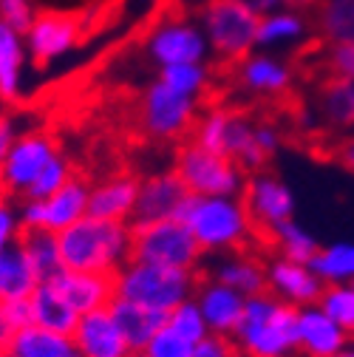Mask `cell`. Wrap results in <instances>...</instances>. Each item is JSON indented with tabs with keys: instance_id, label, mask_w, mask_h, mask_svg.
I'll use <instances>...</instances> for the list:
<instances>
[{
	"instance_id": "1",
	"label": "cell",
	"mask_w": 354,
	"mask_h": 357,
	"mask_svg": "<svg viewBox=\"0 0 354 357\" xmlns=\"http://www.w3.org/2000/svg\"><path fill=\"white\" fill-rule=\"evenodd\" d=\"M130 225L85 215L57 236L66 270L116 275L130 261Z\"/></svg>"
},
{
	"instance_id": "2",
	"label": "cell",
	"mask_w": 354,
	"mask_h": 357,
	"mask_svg": "<svg viewBox=\"0 0 354 357\" xmlns=\"http://www.w3.org/2000/svg\"><path fill=\"white\" fill-rule=\"evenodd\" d=\"M179 221L207 252H247L261 241L241 196H187Z\"/></svg>"
},
{
	"instance_id": "3",
	"label": "cell",
	"mask_w": 354,
	"mask_h": 357,
	"mask_svg": "<svg viewBox=\"0 0 354 357\" xmlns=\"http://www.w3.org/2000/svg\"><path fill=\"white\" fill-rule=\"evenodd\" d=\"M241 357H295L298 340V306L261 292L247 298L244 318L233 335Z\"/></svg>"
},
{
	"instance_id": "4",
	"label": "cell",
	"mask_w": 354,
	"mask_h": 357,
	"mask_svg": "<svg viewBox=\"0 0 354 357\" xmlns=\"http://www.w3.org/2000/svg\"><path fill=\"white\" fill-rule=\"evenodd\" d=\"M201 278V270H176V266H159L145 261H128L114 275L116 298L159 312H173L185 301L196 298Z\"/></svg>"
},
{
	"instance_id": "5",
	"label": "cell",
	"mask_w": 354,
	"mask_h": 357,
	"mask_svg": "<svg viewBox=\"0 0 354 357\" xmlns=\"http://www.w3.org/2000/svg\"><path fill=\"white\" fill-rule=\"evenodd\" d=\"M196 20L201 23L210 52L218 60L238 63L258 49L261 15L249 9L244 0H207Z\"/></svg>"
},
{
	"instance_id": "6",
	"label": "cell",
	"mask_w": 354,
	"mask_h": 357,
	"mask_svg": "<svg viewBox=\"0 0 354 357\" xmlns=\"http://www.w3.org/2000/svg\"><path fill=\"white\" fill-rule=\"evenodd\" d=\"M130 261H145L176 270H201L204 250L199 247L190 227L179 218L153 221L145 227H130Z\"/></svg>"
},
{
	"instance_id": "7",
	"label": "cell",
	"mask_w": 354,
	"mask_h": 357,
	"mask_svg": "<svg viewBox=\"0 0 354 357\" xmlns=\"http://www.w3.org/2000/svg\"><path fill=\"white\" fill-rule=\"evenodd\" d=\"M201 100L182 94L162 82L159 77L145 88V94L139 100V125L145 130V137L153 142H176L185 139L193 130Z\"/></svg>"
},
{
	"instance_id": "8",
	"label": "cell",
	"mask_w": 354,
	"mask_h": 357,
	"mask_svg": "<svg viewBox=\"0 0 354 357\" xmlns=\"http://www.w3.org/2000/svg\"><path fill=\"white\" fill-rule=\"evenodd\" d=\"M190 196H241L247 173L224 153H213L196 142H185L173 162Z\"/></svg>"
},
{
	"instance_id": "9",
	"label": "cell",
	"mask_w": 354,
	"mask_h": 357,
	"mask_svg": "<svg viewBox=\"0 0 354 357\" xmlns=\"http://www.w3.org/2000/svg\"><path fill=\"white\" fill-rule=\"evenodd\" d=\"M142 49L156 68L207 63V57L213 54L201 23L187 15H164L162 20H156L145 34Z\"/></svg>"
},
{
	"instance_id": "10",
	"label": "cell",
	"mask_w": 354,
	"mask_h": 357,
	"mask_svg": "<svg viewBox=\"0 0 354 357\" xmlns=\"http://www.w3.org/2000/svg\"><path fill=\"white\" fill-rule=\"evenodd\" d=\"M60 156L57 142L46 130H23L12 145L3 167H0V193L9 199H20L37 182V176Z\"/></svg>"
},
{
	"instance_id": "11",
	"label": "cell",
	"mask_w": 354,
	"mask_h": 357,
	"mask_svg": "<svg viewBox=\"0 0 354 357\" xmlns=\"http://www.w3.org/2000/svg\"><path fill=\"white\" fill-rule=\"evenodd\" d=\"M244 207L255 225V233L261 238V244L270 241V233L284 225V221L292 218L295 213V196L292 190L281 182L275 173L267 170H258L247 176V185H244Z\"/></svg>"
},
{
	"instance_id": "12",
	"label": "cell",
	"mask_w": 354,
	"mask_h": 357,
	"mask_svg": "<svg viewBox=\"0 0 354 357\" xmlns=\"http://www.w3.org/2000/svg\"><path fill=\"white\" fill-rule=\"evenodd\" d=\"M88 199H91V188H88L85 178L74 176L71 182L57 190L52 199L43 202H20L17 215L23 227H43L49 233H63L71 225H77L79 218L88 215Z\"/></svg>"
},
{
	"instance_id": "13",
	"label": "cell",
	"mask_w": 354,
	"mask_h": 357,
	"mask_svg": "<svg viewBox=\"0 0 354 357\" xmlns=\"http://www.w3.org/2000/svg\"><path fill=\"white\" fill-rule=\"evenodd\" d=\"M23 37H26L29 57L37 66H52L77 49V43L82 37V26H79V17L71 12H37L34 23Z\"/></svg>"
},
{
	"instance_id": "14",
	"label": "cell",
	"mask_w": 354,
	"mask_h": 357,
	"mask_svg": "<svg viewBox=\"0 0 354 357\" xmlns=\"http://www.w3.org/2000/svg\"><path fill=\"white\" fill-rule=\"evenodd\" d=\"M236 85L258 100H278L295 85V68L284 54L252 52L236 63Z\"/></svg>"
},
{
	"instance_id": "15",
	"label": "cell",
	"mask_w": 354,
	"mask_h": 357,
	"mask_svg": "<svg viewBox=\"0 0 354 357\" xmlns=\"http://www.w3.org/2000/svg\"><path fill=\"white\" fill-rule=\"evenodd\" d=\"M187 196L190 193L182 185V178L176 176V170H162V173H153V176L142 178L130 227H145V225H153V221L179 218Z\"/></svg>"
},
{
	"instance_id": "16",
	"label": "cell",
	"mask_w": 354,
	"mask_h": 357,
	"mask_svg": "<svg viewBox=\"0 0 354 357\" xmlns=\"http://www.w3.org/2000/svg\"><path fill=\"white\" fill-rule=\"evenodd\" d=\"M267 289L275 298L300 309V306H315L326 284L318 278V273L309 264H298L284 255H275L267 264Z\"/></svg>"
},
{
	"instance_id": "17",
	"label": "cell",
	"mask_w": 354,
	"mask_h": 357,
	"mask_svg": "<svg viewBox=\"0 0 354 357\" xmlns=\"http://www.w3.org/2000/svg\"><path fill=\"white\" fill-rule=\"evenodd\" d=\"M82 357H130L134 349L125 340L119 324L114 321L111 309H97L79 318L74 335Z\"/></svg>"
},
{
	"instance_id": "18",
	"label": "cell",
	"mask_w": 354,
	"mask_h": 357,
	"mask_svg": "<svg viewBox=\"0 0 354 357\" xmlns=\"http://www.w3.org/2000/svg\"><path fill=\"white\" fill-rule=\"evenodd\" d=\"M196 301L213 335H227V337L236 335L247 306V298L241 292H236L233 287L221 284L215 278H201L196 289Z\"/></svg>"
},
{
	"instance_id": "19",
	"label": "cell",
	"mask_w": 354,
	"mask_h": 357,
	"mask_svg": "<svg viewBox=\"0 0 354 357\" xmlns=\"http://www.w3.org/2000/svg\"><path fill=\"white\" fill-rule=\"evenodd\" d=\"M348 337L351 335L340 329L318 303L298 309V340L303 357H340Z\"/></svg>"
},
{
	"instance_id": "20",
	"label": "cell",
	"mask_w": 354,
	"mask_h": 357,
	"mask_svg": "<svg viewBox=\"0 0 354 357\" xmlns=\"http://www.w3.org/2000/svg\"><path fill=\"white\" fill-rule=\"evenodd\" d=\"M54 287L63 292V298L77 309V315H88V312L108 309L111 301L116 298V281L114 275L105 273H77V270H63L54 278Z\"/></svg>"
},
{
	"instance_id": "21",
	"label": "cell",
	"mask_w": 354,
	"mask_h": 357,
	"mask_svg": "<svg viewBox=\"0 0 354 357\" xmlns=\"http://www.w3.org/2000/svg\"><path fill=\"white\" fill-rule=\"evenodd\" d=\"M139 199V178L137 176H111L97 188H91L88 199V215H97L105 221H125L130 225Z\"/></svg>"
},
{
	"instance_id": "22",
	"label": "cell",
	"mask_w": 354,
	"mask_h": 357,
	"mask_svg": "<svg viewBox=\"0 0 354 357\" xmlns=\"http://www.w3.org/2000/svg\"><path fill=\"white\" fill-rule=\"evenodd\" d=\"M309 31H312V20L300 9H281L272 15H263L258 26V52L284 54L286 49L306 43Z\"/></svg>"
},
{
	"instance_id": "23",
	"label": "cell",
	"mask_w": 354,
	"mask_h": 357,
	"mask_svg": "<svg viewBox=\"0 0 354 357\" xmlns=\"http://www.w3.org/2000/svg\"><path fill=\"white\" fill-rule=\"evenodd\" d=\"M108 309L134 351H145V346L153 340V335H159L167 326V318H170V312L148 309L125 298H114Z\"/></svg>"
},
{
	"instance_id": "24",
	"label": "cell",
	"mask_w": 354,
	"mask_h": 357,
	"mask_svg": "<svg viewBox=\"0 0 354 357\" xmlns=\"http://www.w3.org/2000/svg\"><path fill=\"white\" fill-rule=\"evenodd\" d=\"M224 153H227L247 176L267 167L270 156H267V151H263L261 142H258V119H252L249 114L233 108L230 128H227Z\"/></svg>"
},
{
	"instance_id": "25",
	"label": "cell",
	"mask_w": 354,
	"mask_h": 357,
	"mask_svg": "<svg viewBox=\"0 0 354 357\" xmlns=\"http://www.w3.org/2000/svg\"><path fill=\"white\" fill-rule=\"evenodd\" d=\"M26 57V37L9 26H0V102L3 105H15L23 97Z\"/></svg>"
},
{
	"instance_id": "26",
	"label": "cell",
	"mask_w": 354,
	"mask_h": 357,
	"mask_svg": "<svg viewBox=\"0 0 354 357\" xmlns=\"http://www.w3.org/2000/svg\"><path fill=\"white\" fill-rule=\"evenodd\" d=\"M315 111L326 128L337 133L354 130V82L340 77H326L318 88Z\"/></svg>"
},
{
	"instance_id": "27",
	"label": "cell",
	"mask_w": 354,
	"mask_h": 357,
	"mask_svg": "<svg viewBox=\"0 0 354 357\" xmlns=\"http://www.w3.org/2000/svg\"><path fill=\"white\" fill-rule=\"evenodd\" d=\"M213 278L233 287L244 298L270 292L267 289V264H263L258 255H252V252H236V255L224 258L215 266Z\"/></svg>"
},
{
	"instance_id": "28",
	"label": "cell",
	"mask_w": 354,
	"mask_h": 357,
	"mask_svg": "<svg viewBox=\"0 0 354 357\" xmlns=\"http://www.w3.org/2000/svg\"><path fill=\"white\" fill-rule=\"evenodd\" d=\"M17 244L26 252V258L31 264V270L37 273L40 284L54 281L66 270V266H63V255H60L57 233H49V230H43V227H23Z\"/></svg>"
},
{
	"instance_id": "29",
	"label": "cell",
	"mask_w": 354,
	"mask_h": 357,
	"mask_svg": "<svg viewBox=\"0 0 354 357\" xmlns=\"http://www.w3.org/2000/svg\"><path fill=\"white\" fill-rule=\"evenodd\" d=\"M6 351H12L15 357H82L71 335L52 332L43 326H29L12 335Z\"/></svg>"
},
{
	"instance_id": "30",
	"label": "cell",
	"mask_w": 354,
	"mask_h": 357,
	"mask_svg": "<svg viewBox=\"0 0 354 357\" xmlns=\"http://www.w3.org/2000/svg\"><path fill=\"white\" fill-rule=\"evenodd\" d=\"M31 306H34V326L63 332V335H74V329L79 324V315H77V309L63 298V292L54 287V281L40 284L34 289Z\"/></svg>"
},
{
	"instance_id": "31",
	"label": "cell",
	"mask_w": 354,
	"mask_h": 357,
	"mask_svg": "<svg viewBox=\"0 0 354 357\" xmlns=\"http://www.w3.org/2000/svg\"><path fill=\"white\" fill-rule=\"evenodd\" d=\"M37 287H40V278L31 270V264H29L26 252L20 250V244H15L12 250L0 255V303L31 298Z\"/></svg>"
},
{
	"instance_id": "32",
	"label": "cell",
	"mask_w": 354,
	"mask_h": 357,
	"mask_svg": "<svg viewBox=\"0 0 354 357\" xmlns=\"http://www.w3.org/2000/svg\"><path fill=\"white\" fill-rule=\"evenodd\" d=\"M312 26L326 46L354 43V0H315Z\"/></svg>"
},
{
	"instance_id": "33",
	"label": "cell",
	"mask_w": 354,
	"mask_h": 357,
	"mask_svg": "<svg viewBox=\"0 0 354 357\" xmlns=\"http://www.w3.org/2000/svg\"><path fill=\"white\" fill-rule=\"evenodd\" d=\"M267 247H275L278 255H284V258H289V261H298V264H312L315 255L321 252L318 238L309 233V230H303L295 218L284 221V225H278V227L270 233Z\"/></svg>"
},
{
	"instance_id": "34",
	"label": "cell",
	"mask_w": 354,
	"mask_h": 357,
	"mask_svg": "<svg viewBox=\"0 0 354 357\" xmlns=\"http://www.w3.org/2000/svg\"><path fill=\"white\" fill-rule=\"evenodd\" d=\"M318 273V278L329 284H354V244L337 241L329 247H321L315 261L309 264Z\"/></svg>"
},
{
	"instance_id": "35",
	"label": "cell",
	"mask_w": 354,
	"mask_h": 357,
	"mask_svg": "<svg viewBox=\"0 0 354 357\" xmlns=\"http://www.w3.org/2000/svg\"><path fill=\"white\" fill-rule=\"evenodd\" d=\"M162 82H167L170 88L182 94H190L196 100H204L207 88H210V68L207 63H182V66H167L159 68L156 74Z\"/></svg>"
},
{
	"instance_id": "36",
	"label": "cell",
	"mask_w": 354,
	"mask_h": 357,
	"mask_svg": "<svg viewBox=\"0 0 354 357\" xmlns=\"http://www.w3.org/2000/svg\"><path fill=\"white\" fill-rule=\"evenodd\" d=\"M318 306L326 315L346 329L348 335H354V287L351 284H329L318 301Z\"/></svg>"
},
{
	"instance_id": "37",
	"label": "cell",
	"mask_w": 354,
	"mask_h": 357,
	"mask_svg": "<svg viewBox=\"0 0 354 357\" xmlns=\"http://www.w3.org/2000/svg\"><path fill=\"white\" fill-rule=\"evenodd\" d=\"M74 178V170H71V162L66 153H60L46 170L37 176V182L29 188V193L23 196V202H43V199H52L57 190H63L68 182Z\"/></svg>"
},
{
	"instance_id": "38",
	"label": "cell",
	"mask_w": 354,
	"mask_h": 357,
	"mask_svg": "<svg viewBox=\"0 0 354 357\" xmlns=\"http://www.w3.org/2000/svg\"><path fill=\"white\" fill-rule=\"evenodd\" d=\"M167 326L176 329L179 335H185V337L193 340V343H201L207 335H213L210 326H207V321H204V315H201L196 298L185 301L182 306H176V309L170 312V318H167Z\"/></svg>"
},
{
	"instance_id": "39",
	"label": "cell",
	"mask_w": 354,
	"mask_h": 357,
	"mask_svg": "<svg viewBox=\"0 0 354 357\" xmlns=\"http://www.w3.org/2000/svg\"><path fill=\"white\" fill-rule=\"evenodd\" d=\"M193 351H196V343L170 326H164L159 335H153V340L145 346L148 357H193Z\"/></svg>"
},
{
	"instance_id": "40",
	"label": "cell",
	"mask_w": 354,
	"mask_h": 357,
	"mask_svg": "<svg viewBox=\"0 0 354 357\" xmlns=\"http://www.w3.org/2000/svg\"><path fill=\"white\" fill-rule=\"evenodd\" d=\"M34 326V306H31V298H20V301H6L0 303V329L3 335L12 340V335L23 332Z\"/></svg>"
},
{
	"instance_id": "41",
	"label": "cell",
	"mask_w": 354,
	"mask_h": 357,
	"mask_svg": "<svg viewBox=\"0 0 354 357\" xmlns=\"http://www.w3.org/2000/svg\"><path fill=\"white\" fill-rule=\"evenodd\" d=\"M34 17H37V9L31 0H0V26H9L26 34Z\"/></svg>"
},
{
	"instance_id": "42",
	"label": "cell",
	"mask_w": 354,
	"mask_h": 357,
	"mask_svg": "<svg viewBox=\"0 0 354 357\" xmlns=\"http://www.w3.org/2000/svg\"><path fill=\"white\" fill-rule=\"evenodd\" d=\"M323 63H326L329 77H340V79L354 82V43H334V46H326Z\"/></svg>"
},
{
	"instance_id": "43",
	"label": "cell",
	"mask_w": 354,
	"mask_h": 357,
	"mask_svg": "<svg viewBox=\"0 0 354 357\" xmlns=\"http://www.w3.org/2000/svg\"><path fill=\"white\" fill-rule=\"evenodd\" d=\"M20 230H23V225H20V215L12 204V199L0 193V255L17 244Z\"/></svg>"
},
{
	"instance_id": "44",
	"label": "cell",
	"mask_w": 354,
	"mask_h": 357,
	"mask_svg": "<svg viewBox=\"0 0 354 357\" xmlns=\"http://www.w3.org/2000/svg\"><path fill=\"white\" fill-rule=\"evenodd\" d=\"M193 357H241V351L227 335H207L201 343H196Z\"/></svg>"
},
{
	"instance_id": "45",
	"label": "cell",
	"mask_w": 354,
	"mask_h": 357,
	"mask_svg": "<svg viewBox=\"0 0 354 357\" xmlns=\"http://www.w3.org/2000/svg\"><path fill=\"white\" fill-rule=\"evenodd\" d=\"M20 133L23 130H17L15 116H9L6 111H0V167H3V162H6V156H9V151L17 142Z\"/></svg>"
},
{
	"instance_id": "46",
	"label": "cell",
	"mask_w": 354,
	"mask_h": 357,
	"mask_svg": "<svg viewBox=\"0 0 354 357\" xmlns=\"http://www.w3.org/2000/svg\"><path fill=\"white\" fill-rule=\"evenodd\" d=\"M244 3L263 17V15H272V12H281V9H300L303 0H244Z\"/></svg>"
},
{
	"instance_id": "47",
	"label": "cell",
	"mask_w": 354,
	"mask_h": 357,
	"mask_svg": "<svg viewBox=\"0 0 354 357\" xmlns=\"http://www.w3.org/2000/svg\"><path fill=\"white\" fill-rule=\"evenodd\" d=\"M348 173H354V133H346V137L334 145V153H332Z\"/></svg>"
},
{
	"instance_id": "48",
	"label": "cell",
	"mask_w": 354,
	"mask_h": 357,
	"mask_svg": "<svg viewBox=\"0 0 354 357\" xmlns=\"http://www.w3.org/2000/svg\"><path fill=\"white\" fill-rule=\"evenodd\" d=\"M6 346H9V337L3 335V329H0V351H6Z\"/></svg>"
},
{
	"instance_id": "49",
	"label": "cell",
	"mask_w": 354,
	"mask_h": 357,
	"mask_svg": "<svg viewBox=\"0 0 354 357\" xmlns=\"http://www.w3.org/2000/svg\"><path fill=\"white\" fill-rule=\"evenodd\" d=\"M340 357H354V346H346V351Z\"/></svg>"
},
{
	"instance_id": "50",
	"label": "cell",
	"mask_w": 354,
	"mask_h": 357,
	"mask_svg": "<svg viewBox=\"0 0 354 357\" xmlns=\"http://www.w3.org/2000/svg\"><path fill=\"white\" fill-rule=\"evenodd\" d=\"M130 357H148L145 351H134V354H130Z\"/></svg>"
},
{
	"instance_id": "51",
	"label": "cell",
	"mask_w": 354,
	"mask_h": 357,
	"mask_svg": "<svg viewBox=\"0 0 354 357\" xmlns=\"http://www.w3.org/2000/svg\"><path fill=\"white\" fill-rule=\"evenodd\" d=\"M0 357H15V354L12 351H0Z\"/></svg>"
},
{
	"instance_id": "52",
	"label": "cell",
	"mask_w": 354,
	"mask_h": 357,
	"mask_svg": "<svg viewBox=\"0 0 354 357\" xmlns=\"http://www.w3.org/2000/svg\"><path fill=\"white\" fill-rule=\"evenodd\" d=\"M351 287H354V284H351Z\"/></svg>"
}]
</instances>
